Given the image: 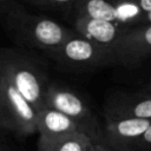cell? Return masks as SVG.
I'll use <instances>...</instances> for the list:
<instances>
[{
  "label": "cell",
  "instance_id": "obj_7",
  "mask_svg": "<svg viewBox=\"0 0 151 151\" xmlns=\"http://www.w3.org/2000/svg\"><path fill=\"white\" fill-rule=\"evenodd\" d=\"M151 120L138 118H105V143L117 151H134Z\"/></svg>",
  "mask_w": 151,
  "mask_h": 151
},
{
  "label": "cell",
  "instance_id": "obj_2",
  "mask_svg": "<svg viewBox=\"0 0 151 151\" xmlns=\"http://www.w3.org/2000/svg\"><path fill=\"white\" fill-rule=\"evenodd\" d=\"M0 76L5 77L39 111L46 106L50 81L38 60L24 51L4 48L0 54Z\"/></svg>",
  "mask_w": 151,
  "mask_h": 151
},
{
  "label": "cell",
  "instance_id": "obj_9",
  "mask_svg": "<svg viewBox=\"0 0 151 151\" xmlns=\"http://www.w3.org/2000/svg\"><path fill=\"white\" fill-rule=\"evenodd\" d=\"M105 118H138L151 120V93L116 92L105 103Z\"/></svg>",
  "mask_w": 151,
  "mask_h": 151
},
{
  "label": "cell",
  "instance_id": "obj_6",
  "mask_svg": "<svg viewBox=\"0 0 151 151\" xmlns=\"http://www.w3.org/2000/svg\"><path fill=\"white\" fill-rule=\"evenodd\" d=\"M151 58V24L129 27L114 50V61L125 67H136Z\"/></svg>",
  "mask_w": 151,
  "mask_h": 151
},
{
  "label": "cell",
  "instance_id": "obj_17",
  "mask_svg": "<svg viewBox=\"0 0 151 151\" xmlns=\"http://www.w3.org/2000/svg\"><path fill=\"white\" fill-rule=\"evenodd\" d=\"M90 151H117V150H114L106 143H98V144H94L90 149Z\"/></svg>",
  "mask_w": 151,
  "mask_h": 151
},
{
  "label": "cell",
  "instance_id": "obj_16",
  "mask_svg": "<svg viewBox=\"0 0 151 151\" xmlns=\"http://www.w3.org/2000/svg\"><path fill=\"white\" fill-rule=\"evenodd\" d=\"M145 24H151V13H147V14H143V15L137 17V18L133 20L132 26L145 25ZM132 26H131V27H132Z\"/></svg>",
  "mask_w": 151,
  "mask_h": 151
},
{
  "label": "cell",
  "instance_id": "obj_14",
  "mask_svg": "<svg viewBox=\"0 0 151 151\" xmlns=\"http://www.w3.org/2000/svg\"><path fill=\"white\" fill-rule=\"evenodd\" d=\"M25 1L42 9L64 12L72 15V12L79 0H25Z\"/></svg>",
  "mask_w": 151,
  "mask_h": 151
},
{
  "label": "cell",
  "instance_id": "obj_3",
  "mask_svg": "<svg viewBox=\"0 0 151 151\" xmlns=\"http://www.w3.org/2000/svg\"><path fill=\"white\" fill-rule=\"evenodd\" d=\"M45 101L47 106L71 118L96 144L105 143L104 127L100 125L87 101L77 91L54 81H50Z\"/></svg>",
  "mask_w": 151,
  "mask_h": 151
},
{
  "label": "cell",
  "instance_id": "obj_10",
  "mask_svg": "<svg viewBox=\"0 0 151 151\" xmlns=\"http://www.w3.org/2000/svg\"><path fill=\"white\" fill-rule=\"evenodd\" d=\"M74 133H84V132L66 114L47 105L40 111L39 120H38L39 140L52 142Z\"/></svg>",
  "mask_w": 151,
  "mask_h": 151
},
{
  "label": "cell",
  "instance_id": "obj_12",
  "mask_svg": "<svg viewBox=\"0 0 151 151\" xmlns=\"http://www.w3.org/2000/svg\"><path fill=\"white\" fill-rule=\"evenodd\" d=\"M96 143L84 133H74L57 140H38V151H90Z\"/></svg>",
  "mask_w": 151,
  "mask_h": 151
},
{
  "label": "cell",
  "instance_id": "obj_5",
  "mask_svg": "<svg viewBox=\"0 0 151 151\" xmlns=\"http://www.w3.org/2000/svg\"><path fill=\"white\" fill-rule=\"evenodd\" d=\"M51 59L59 66L73 71H87L116 64L112 52L78 34L76 31Z\"/></svg>",
  "mask_w": 151,
  "mask_h": 151
},
{
  "label": "cell",
  "instance_id": "obj_8",
  "mask_svg": "<svg viewBox=\"0 0 151 151\" xmlns=\"http://www.w3.org/2000/svg\"><path fill=\"white\" fill-rule=\"evenodd\" d=\"M72 24L78 34L109 50L113 53V55L117 45L129 29V26L123 24L90 19L85 17L72 18Z\"/></svg>",
  "mask_w": 151,
  "mask_h": 151
},
{
  "label": "cell",
  "instance_id": "obj_4",
  "mask_svg": "<svg viewBox=\"0 0 151 151\" xmlns=\"http://www.w3.org/2000/svg\"><path fill=\"white\" fill-rule=\"evenodd\" d=\"M40 111L5 77L0 76V126L24 138L38 133Z\"/></svg>",
  "mask_w": 151,
  "mask_h": 151
},
{
  "label": "cell",
  "instance_id": "obj_15",
  "mask_svg": "<svg viewBox=\"0 0 151 151\" xmlns=\"http://www.w3.org/2000/svg\"><path fill=\"white\" fill-rule=\"evenodd\" d=\"M134 151H151V125L138 142Z\"/></svg>",
  "mask_w": 151,
  "mask_h": 151
},
{
  "label": "cell",
  "instance_id": "obj_19",
  "mask_svg": "<svg viewBox=\"0 0 151 151\" xmlns=\"http://www.w3.org/2000/svg\"><path fill=\"white\" fill-rule=\"evenodd\" d=\"M140 91H144V92L151 93V79H150V81H149V83H146V84L140 88Z\"/></svg>",
  "mask_w": 151,
  "mask_h": 151
},
{
  "label": "cell",
  "instance_id": "obj_11",
  "mask_svg": "<svg viewBox=\"0 0 151 151\" xmlns=\"http://www.w3.org/2000/svg\"><path fill=\"white\" fill-rule=\"evenodd\" d=\"M77 17L126 25V17L116 0H79L72 12V18Z\"/></svg>",
  "mask_w": 151,
  "mask_h": 151
},
{
  "label": "cell",
  "instance_id": "obj_13",
  "mask_svg": "<svg viewBox=\"0 0 151 151\" xmlns=\"http://www.w3.org/2000/svg\"><path fill=\"white\" fill-rule=\"evenodd\" d=\"M126 17V25L132 26L133 20L143 14L151 13V0H116Z\"/></svg>",
  "mask_w": 151,
  "mask_h": 151
},
{
  "label": "cell",
  "instance_id": "obj_1",
  "mask_svg": "<svg viewBox=\"0 0 151 151\" xmlns=\"http://www.w3.org/2000/svg\"><path fill=\"white\" fill-rule=\"evenodd\" d=\"M5 29L19 45L45 52L50 58L74 33L63 24L27 12L15 0H0Z\"/></svg>",
  "mask_w": 151,
  "mask_h": 151
},
{
  "label": "cell",
  "instance_id": "obj_18",
  "mask_svg": "<svg viewBox=\"0 0 151 151\" xmlns=\"http://www.w3.org/2000/svg\"><path fill=\"white\" fill-rule=\"evenodd\" d=\"M1 149H0V151H13V149H12V145H11V143H8L7 142V139L5 138V136L2 134V138H1Z\"/></svg>",
  "mask_w": 151,
  "mask_h": 151
}]
</instances>
